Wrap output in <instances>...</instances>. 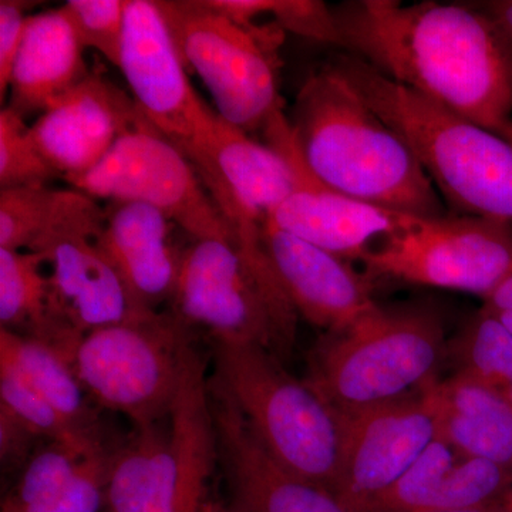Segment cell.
Segmentation results:
<instances>
[{
	"label": "cell",
	"mask_w": 512,
	"mask_h": 512,
	"mask_svg": "<svg viewBox=\"0 0 512 512\" xmlns=\"http://www.w3.org/2000/svg\"><path fill=\"white\" fill-rule=\"evenodd\" d=\"M332 8L339 47L393 82L507 137L512 43L480 6L355 0Z\"/></svg>",
	"instance_id": "6da1fadb"
},
{
	"label": "cell",
	"mask_w": 512,
	"mask_h": 512,
	"mask_svg": "<svg viewBox=\"0 0 512 512\" xmlns=\"http://www.w3.org/2000/svg\"><path fill=\"white\" fill-rule=\"evenodd\" d=\"M288 121L299 157L320 183L413 217L450 214L402 137L333 62L306 77Z\"/></svg>",
	"instance_id": "7a4b0ae2"
},
{
	"label": "cell",
	"mask_w": 512,
	"mask_h": 512,
	"mask_svg": "<svg viewBox=\"0 0 512 512\" xmlns=\"http://www.w3.org/2000/svg\"><path fill=\"white\" fill-rule=\"evenodd\" d=\"M402 137L453 215L512 225V144L463 114L393 82L359 57L333 62Z\"/></svg>",
	"instance_id": "3957f363"
},
{
	"label": "cell",
	"mask_w": 512,
	"mask_h": 512,
	"mask_svg": "<svg viewBox=\"0 0 512 512\" xmlns=\"http://www.w3.org/2000/svg\"><path fill=\"white\" fill-rule=\"evenodd\" d=\"M448 348L436 312L379 305L349 329L325 333L309 355L306 382L339 413L359 412L429 389Z\"/></svg>",
	"instance_id": "277c9868"
},
{
	"label": "cell",
	"mask_w": 512,
	"mask_h": 512,
	"mask_svg": "<svg viewBox=\"0 0 512 512\" xmlns=\"http://www.w3.org/2000/svg\"><path fill=\"white\" fill-rule=\"evenodd\" d=\"M167 429L140 427L111 454L110 512H202L218 457L210 383L198 353L188 350Z\"/></svg>",
	"instance_id": "5b68a950"
},
{
	"label": "cell",
	"mask_w": 512,
	"mask_h": 512,
	"mask_svg": "<svg viewBox=\"0 0 512 512\" xmlns=\"http://www.w3.org/2000/svg\"><path fill=\"white\" fill-rule=\"evenodd\" d=\"M214 348L211 390L241 413L279 463L333 493L343 414L306 380L292 376L269 350L248 343H214Z\"/></svg>",
	"instance_id": "8992f818"
},
{
	"label": "cell",
	"mask_w": 512,
	"mask_h": 512,
	"mask_svg": "<svg viewBox=\"0 0 512 512\" xmlns=\"http://www.w3.org/2000/svg\"><path fill=\"white\" fill-rule=\"evenodd\" d=\"M170 303L187 328L207 330L214 343L261 346L281 360L291 355L299 316L262 238L191 241Z\"/></svg>",
	"instance_id": "52a82bcc"
},
{
	"label": "cell",
	"mask_w": 512,
	"mask_h": 512,
	"mask_svg": "<svg viewBox=\"0 0 512 512\" xmlns=\"http://www.w3.org/2000/svg\"><path fill=\"white\" fill-rule=\"evenodd\" d=\"M184 66L200 76L218 113L245 133L262 131L284 109L278 92L276 26H245L208 0H156Z\"/></svg>",
	"instance_id": "ba28073f"
},
{
	"label": "cell",
	"mask_w": 512,
	"mask_h": 512,
	"mask_svg": "<svg viewBox=\"0 0 512 512\" xmlns=\"http://www.w3.org/2000/svg\"><path fill=\"white\" fill-rule=\"evenodd\" d=\"M187 326L173 313L146 312L92 330L69 363L94 402L140 427L168 416L190 350Z\"/></svg>",
	"instance_id": "9c48e42d"
},
{
	"label": "cell",
	"mask_w": 512,
	"mask_h": 512,
	"mask_svg": "<svg viewBox=\"0 0 512 512\" xmlns=\"http://www.w3.org/2000/svg\"><path fill=\"white\" fill-rule=\"evenodd\" d=\"M369 281L402 282L487 298L512 274V225L447 214L421 218L360 262Z\"/></svg>",
	"instance_id": "30bf717a"
},
{
	"label": "cell",
	"mask_w": 512,
	"mask_h": 512,
	"mask_svg": "<svg viewBox=\"0 0 512 512\" xmlns=\"http://www.w3.org/2000/svg\"><path fill=\"white\" fill-rule=\"evenodd\" d=\"M69 184L97 201L140 202L156 208L191 241H239L237 228L188 158L148 121L121 136L96 167Z\"/></svg>",
	"instance_id": "8fae6325"
},
{
	"label": "cell",
	"mask_w": 512,
	"mask_h": 512,
	"mask_svg": "<svg viewBox=\"0 0 512 512\" xmlns=\"http://www.w3.org/2000/svg\"><path fill=\"white\" fill-rule=\"evenodd\" d=\"M119 69L148 123L204 170L224 117L192 86L156 0H128Z\"/></svg>",
	"instance_id": "7c38bea8"
},
{
	"label": "cell",
	"mask_w": 512,
	"mask_h": 512,
	"mask_svg": "<svg viewBox=\"0 0 512 512\" xmlns=\"http://www.w3.org/2000/svg\"><path fill=\"white\" fill-rule=\"evenodd\" d=\"M434 384L396 402L343 414L342 451L333 494L346 511L372 510L439 439Z\"/></svg>",
	"instance_id": "4fadbf2b"
},
{
	"label": "cell",
	"mask_w": 512,
	"mask_h": 512,
	"mask_svg": "<svg viewBox=\"0 0 512 512\" xmlns=\"http://www.w3.org/2000/svg\"><path fill=\"white\" fill-rule=\"evenodd\" d=\"M261 133L264 143L288 158L295 174L291 194L266 218L276 227L352 264L362 262L383 239L421 220L355 200L320 183L296 151L285 109L276 111Z\"/></svg>",
	"instance_id": "5bb4252c"
},
{
	"label": "cell",
	"mask_w": 512,
	"mask_h": 512,
	"mask_svg": "<svg viewBox=\"0 0 512 512\" xmlns=\"http://www.w3.org/2000/svg\"><path fill=\"white\" fill-rule=\"evenodd\" d=\"M133 97L93 69L30 126L40 153L67 183L89 173L121 136L146 123Z\"/></svg>",
	"instance_id": "9a60e30c"
},
{
	"label": "cell",
	"mask_w": 512,
	"mask_h": 512,
	"mask_svg": "<svg viewBox=\"0 0 512 512\" xmlns=\"http://www.w3.org/2000/svg\"><path fill=\"white\" fill-rule=\"evenodd\" d=\"M261 238L293 308L312 326L325 333L343 332L379 306L372 296V281L345 259L269 220L262 224Z\"/></svg>",
	"instance_id": "2e32d148"
},
{
	"label": "cell",
	"mask_w": 512,
	"mask_h": 512,
	"mask_svg": "<svg viewBox=\"0 0 512 512\" xmlns=\"http://www.w3.org/2000/svg\"><path fill=\"white\" fill-rule=\"evenodd\" d=\"M211 393L218 457L227 474L232 512H348L328 488L272 457L241 413L220 393Z\"/></svg>",
	"instance_id": "e0dca14e"
},
{
	"label": "cell",
	"mask_w": 512,
	"mask_h": 512,
	"mask_svg": "<svg viewBox=\"0 0 512 512\" xmlns=\"http://www.w3.org/2000/svg\"><path fill=\"white\" fill-rule=\"evenodd\" d=\"M96 245L116 269L131 302L140 312H157L173 296L181 262V248L167 215L140 202H109Z\"/></svg>",
	"instance_id": "ac0fdd59"
},
{
	"label": "cell",
	"mask_w": 512,
	"mask_h": 512,
	"mask_svg": "<svg viewBox=\"0 0 512 512\" xmlns=\"http://www.w3.org/2000/svg\"><path fill=\"white\" fill-rule=\"evenodd\" d=\"M45 256L50 266V316L59 345L146 313L131 302L116 269L93 239L63 242Z\"/></svg>",
	"instance_id": "d6986e66"
},
{
	"label": "cell",
	"mask_w": 512,
	"mask_h": 512,
	"mask_svg": "<svg viewBox=\"0 0 512 512\" xmlns=\"http://www.w3.org/2000/svg\"><path fill=\"white\" fill-rule=\"evenodd\" d=\"M110 460L96 433L50 441L29 458L2 512H97Z\"/></svg>",
	"instance_id": "ffe728a7"
},
{
	"label": "cell",
	"mask_w": 512,
	"mask_h": 512,
	"mask_svg": "<svg viewBox=\"0 0 512 512\" xmlns=\"http://www.w3.org/2000/svg\"><path fill=\"white\" fill-rule=\"evenodd\" d=\"M82 40L69 13L30 15L9 83V109L22 117L43 111L90 73Z\"/></svg>",
	"instance_id": "44dd1931"
},
{
	"label": "cell",
	"mask_w": 512,
	"mask_h": 512,
	"mask_svg": "<svg viewBox=\"0 0 512 512\" xmlns=\"http://www.w3.org/2000/svg\"><path fill=\"white\" fill-rule=\"evenodd\" d=\"M106 211L90 195L67 188L0 190V248L46 255L63 242L96 241Z\"/></svg>",
	"instance_id": "7402d4cb"
},
{
	"label": "cell",
	"mask_w": 512,
	"mask_h": 512,
	"mask_svg": "<svg viewBox=\"0 0 512 512\" xmlns=\"http://www.w3.org/2000/svg\"><path fill=\"white\" fill-rule=\"evenodd\" d=\"M440 437L466 456L512 471V404L503 393L463 372L434 384Z\"/></svg>",
	"instance_id": "603a6c76"
},
{
	"label": "cell",
	"mask_w": 512,
	"mask_h": 512,
	"mask_svg": "<svg viewBox=\"0 0 512 512\" xmlns=\"http://www.w3.org/2000/svg\"><path fill=\"white\" fill-rule=\"evenodd\" d=\"M0 362L15 367L43 399L80 430H94L84 389L69 360L43 340L0 329Z\"/></svg>",
	"instance_id": "cb8c5ba5"
},
{
	"label": "cell",
	"mask_w": 512,
	"mask_h": 512,
	"mask_svg": "<svg viewBox=\"0 0 512 512\" xmlns=\"http://www.w3.org/2000/svg\"><path fill=\"white\" fill-rule=\"evenodd\" d=\"M45 265V255L0 248V329L55 343Z\"/></svg>",
	"instance_id": "d4e9b609"
},
{
	"label": "cell",
	"mask_w": 512,
	"mask_h": 512,
	"mask_svg": "<svg viewBox=\"0 0 512 512\" xmlns=\"http://www.w3.org/2000/svg\"><path fill=\"white\" fill-rule=\"evenodd\" d=\"M450 348L457 372L494 387L512 404V335L497 319L481 308Z\"/></svg>",
	"instance_id": "484cf974"
},
{
	"label": "cell",
	"mask_w": 512,
	"mask_h": 512,
	"mask_svg": "<svg viewBox=\"0 0 512 512\" xmlns=\"http://www.w3.org/2000/svg\"><path fill=\"white\" fill-rule=\"evenodd\" d=\"M211 6L245 26L261 18L282 32L313 42L339 46V32L332 6L320 0H208Z\"/></svg>",
	"instance_id": "4316f807"
},
{
	"label": "cell",
	"mask_w": 512,
	"mask_h": 512,
	"mask_svg": "<svg viewBox=\"0 0 512 512\" xmlns=\"http://www.w3.org/2000/svg\"><path fill=\"white\" fill-rule=\"evenodd\" d=\"M60 175L37 147L25 117L0 110V190L45 187Z\"/></svg>",
	"instance_id": "83f0119b"
},
{
	"label": "cell",
	"mask_w": 512,
	"mask_h": 512,
	"mask_svg": "<svg viewBox=\"0 0 512 512\" xmlns=\"http://www.w3.org/2000/svg\"><path fill=\"white\" fill-rule=\"evenodd\" d=\"M0 406L6 407L37 437L50 441L74 439L96 433L94 430H80L64 419L47 400L22 376L15 367L0 362Z\"/></svg>",
	"instance_id": "f1b7e54d"
},
{
	"label": "cell",
	"mask_w": 512,
	"mask_h": 512,
	"mask_svg": "<svg viewBox=\"0 0 512 512\" xmlns=\"http://www.w3.org/2000/svg\"><path fill=\"white\" fill-rule=\"evenodd\" d=\"M63 6L83 46L119 67L128 0H69Z\"/></svg>",
	"instance_id": "f546056e"
},
{
	"label": "cell",
	"mask_w": 512,
	"mask_h": 512,
	"mask_svg": "<svg viewBox=\"0 0 512 512\" xmlns=\"http://www.w3.org/2000/svg\"><path fill=\"white\" fill-rule=\"evenodd\" d=\"M33 3L22 0H2L0 2V100L9 93L10 76L13 64L22 45L28 25V10Z\"/></svg>",
	"instance_id": "4dcf8cb0"
},
{
	"label": "cell",
	"mask_w": 512,
	"mask_h": 512,
	"mask_svg": "<svg viewBox=\"0 0 512 512\" xmlns=\"http://www.w3.org/2000/svg\"><path fill=\"white\" fill-rule=\"evenodd\" d=\"M36 437V434H33L15 414L0 406V450L3 463L25 457L30 450L32 439Z\"/></svg>",
	"instance_id": "1f68e13d"
},
{
	"label": "cell",
	"mask_w": 512,
	"mask_h": 512,
	"mask_svg": "<svg viewBox=\"0 0 512 512\" xmlns=\"http://www.w3.org/2000/svg\"><path fill=\"white\" fill-rule=\"evenodd\" d=\"M494 319L512 335V274L483 301V306Z\"/></svg>",
	"instance_id": "d6a6232c"
},
{
	"label": "cell",
	"mask_w": 512,
	"mask_h": 512,
	"mask_svg": "<svg viewBox=\"0 0 512 512\" xmlns=\"http://www.w3.org/2000/svg\"><path fill=\"white\" fill-rule=\"evenodd\" d=\"M478 6L497 22L512 43V0H491L478 3Z\"/></svg>",
	"instance_id": "836d02e7"
},
{
	"label": "cell",
	"mask_w": 512,
	"mask_h": 512,
	"mask_svg": "<svg viewBox=\"0 0 512 512\" xmlns=\"http://www.w3.org/2000/svg\"><path fill=\"white\" fill-rule=\"evenodd\" d=\"M202 512H232V510L229 507H221L220 504L210 500L207 504H205L204 510H202Z\"/></svg>",
	"instance_id": "e575fe53"
},
{
	"label": "cell",
	"mask_w": 512,
	"mask_h": 512,
	"mask_svg": "<svg viewBox=\"0 0 512 512\" xmlns=\"http://www.w3.org/2000/svg\"><path fill=\"white\" fill-rule=\"evenodd\" d=\"M501 512H512V493L505 498Z\"/></svg>",
	"instance_id": "d590c367"
},
{
	"label": "cell",
	"mask_w": 512,
	"mask_h": 512,
	"mask_svg": "<svg viewBox=\"0 0 512 512\" xmlns=\"http://www.w3.org/2000/svg\"><path fill=\"white\" fill-rule=\"evenodd\" d=\"M503 504L497 505V507L485 508V510L467 511V512H501V508H503Z\"/></svg>",
	"instance_id": "8d00e7d4"
},
{
	"label": "cell",
	"mask_w": 512,
	"mask_h": 512,
	"mask_svg": "<svg viewBox=\"0 0 512 512\" xmlns=\"http://www.w3.org/2000/svg\"><path fill=\"white\" fill-rule=\"evenodd\" d=\"M505 140L510 141V143L512 144V119H511L510 130H508V134H507V137H505Z\"/></svg>",
	"instance_id": "74e56055"
}]
</instances>
